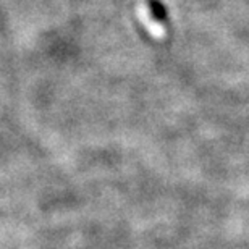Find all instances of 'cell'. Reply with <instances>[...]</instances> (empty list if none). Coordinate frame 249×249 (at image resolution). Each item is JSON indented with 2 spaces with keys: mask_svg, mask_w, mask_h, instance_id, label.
<instances>
[{
  "mask_svg": "<svg viewBox=\"0 0 249 249\" xmlns=\"http://www.w3.org/2000/svg\"><path fill=\"white\" fill-rule=\"evenodd\" d=\"M138 17H139V21L142 23V26L146 28V31L151 34L152 37H156V39L165 37V28H163V24L159 21V19L154 18V13L151 12V8H149L146 3H141L138 7Z\"/></svg>",
  "mask_w": 249,
  "mask_h": 249,
  "instance_id": "1",
  "label": "cell"
}]
</instances>
